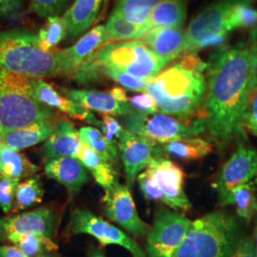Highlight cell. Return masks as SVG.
<instances>
[{
    "instance_id": "cell-28",
    "label": "cell",
    "mask_w": 257,
    "mask_h": 257,
    "mask_svg": "<svg viewBox=\"0 0 257 257\" xmlns=\"http://www.w3.org/2000/svg\"><path fill=\"white\" fill-rule=\"evenodd\" d=\"M234 205L239 217L249 221L257 214L256 190L253 183L239 186L230 193L225 206Z\"/></svg>"
},
{
    "instance_id": "cell-5",
    "label": "cell",
    "mask_w": 257,
    "mask_h": 257,
    "mask_svg": "<svg viewBox=\"0 0 257 257\" xmlns=\"http://www.w3.org/2000/svg\"><path fill=\"white\" fill-rule=\"evenodd\" d=\"M241 237L238 221L214 211L192 222L172 257H228Z\"/></svg>"
},
{
    "instance_id": "cell-23",
    "label": "cell",
    "mask_w": 257,
    "mask_h": 257,
    "mask_svg": "<svg viewBox=\"0 0 257 257\" xmlns=\"http://www.w3.org/2000/svg\"><path fill=\"white\" fill-rule=\"evenodd\" d=\"M102 0H75L66 12L63 19L67 24V37L70 39L81 36L97 18Z\"/></svg>"
},
{
    "instance_id": "cell-51",
    "label": "cell",
    "mask_w": 257,
    "mask_h": 257,
    "mask_svg": "<svg viewBox=\"0 0 257 257\" xmlns=\"http://www.w3.org/2000/svg\"><path fill=\"white\" fill-rule=\"evenodd\" d=\"M4 135H5V131H4V128L2 127V125L0 124V138H2Z\"/></svg>"
},
{
    "instance_id": "cell-53",
    "label": "cell",
    "mask_w": 257,
    "mask_h": 257,
    "mask_svg": "<svg viewBox=\"0 0 257 257\" xmlns=\"http://www.w3.org/2000/svg\"><path fill=\"white\" fill-rule=\"evenodd\" d=\"M104 1H105V5L108 4V2H109V0H104Z\"/></svg>"
},
{
    "instance_id": "cell-24",
    "label": "cell",
    "mask_w": 257,
    "mask_h": 257,
    "mask_svg": "<svg viewBox=\"0 0 257 257\" xmlns=\"http://www.w3.org/2000/svg\"><path fill=\"white\" fill-rule=\"evenodd\" d=\"M77 158L92 173L94 180L105 190V193L110 192L118 183L112 165L92 148L82 143Z\"/></svg>"
},
{
    "instance_id": "cell-18",
    "label": "cell",
    "mask_w": 257,
    "mask_h": 257,
    "mask_svg": "<svg viewBox=\"0 0 257 257\" xmlns=\"http://www.w3.org/2000/svg\"><path fill=\"white\" fill-rule=\"evenodd\" d=\"M81 145L79 133L74 125L69 121L59 120L55 122L53 134L43 145L42 155L46 163L65 156L77 158Z\"/></svg>"
},
{
    "instance_id": "cell-26",
    "label": "cell",
    "mask_w": 257,
    "mask_h": 257,
    "mask_svg": "<svg viewBox=\"0 0 257 257\" xmlns=\"http://www.w3.org/2000/svg\"><path fill=\"white\" fill-rule=\"evenodd\" d=\"M38 167L26 156L0 143V175L12 179H25L36 175Z\"/></svg>"
},
{
    "instance_id": "cell-52",
    "label": "cell",
    "mask_w": 257,
    "mask_h": 257,
    "mask_svg": "<svg viewBox=\"0 0 257 257\" xmlns=\"http://www.w3.org/2000/svg\"><path fill=\"white\" fill-rule=\"evenodd\" d=\"M253 185H254V187H255V190H256L257 192V175L255 177H254V181H253Z\"/></svg>"
},
{
    "instance_id": "cell-37",
    "label": "cell",
    "mask_w": 257,
    "mask_h": 257,
    "mask_svg": "<svg viewBox=\"0 0 257 257\" xmlns=\"http://www.w3.org/2000/svg\"><path fill=\"white\" fill-rule=\"evenodd\" d=\"M19 180L0 175V208L5 213L13 211Z\"/></svg>"
},
{
    "instance_id": "cell-12",
    "label": "cell",
    "mask_w": 257,
    "mask_h": 257,
    "mask_svg": "<svg viewBox=\"0 0 257 257\" xmlns=\"http://www.w3.org/2000/svg\"><path fill=\"white\" fill-rule=\"evenodd\" d=\"M104 212L110 220L136 237L147 235L150 227L138 215L132 193L127 186L117 183L102 199Z\"/></svg>"
},
{
    "instance_id": "cell-6",
    "label": "cell",
    "mask_w": 257,
    "mask_h": 257,
    "mask_svg": "<svg viewBox=\"0 0 257 257\" xmlns=\"http://www.w3.org/2000/svg\"><path fill=\"white\" fill-rule=\"evenodd\" d=\"M29 77L0 71V124L5 134L37 121L53 118V109L28 91Z\"/></svg>"
},
{
    "instance_id": "cell-4",
    "label": "cell",
    "mask_w": 257,
    "mask_h": 257,
    "mask_svg": "<svg viewBox=\"0 0 257 257\" xmlns=\"http://www.w3.org/2000/svg\"><path fill=\"white\" fill-rule=\"evenodd\" d=\"M0 71L32 78L64 75L59 51L45 52L27 31L0 33Z\"/></svg>"
},
{
    "instance_id": "cell-27",
    "label": "cell",
    "mask_w": 257,
    "mask_h": 257,
    "mask_svg": "<svg viewBox=\"0 0 257 257\" xmlns=\"http://www.w3.org/2000/svg\"><path fill=\"white\" fill-rule=\"evenodd\" d=\"M167 156L183 160H197L211 154L212 145L202 138H189L175 140L163 145Z\"/></svg>"
},
{
    "instance_id": "cell-50",
    "label": "cell",
    "mask_w": 257,
    "mask_h": 257,
    "mask_svg": "<svg viewBox=\"0 0 257 257\" xmlns=\"http://www.w3.org/2000/svg\"><path fill=\"white\" fill-rule=\"evenodd\" d=\"M92 257H105L101 251H94L92 254Z\"/></svg>"
},
{
    "instance_id": "cell-22",
    "label": "cell",
    "mask_w": 257,
    "mask_h": 257,
    "mask_svg": "<svg viewBox=\"0 0 257 257\" xmlns=\"http://www.w3.org/2000/svg\"><path fill=\"white\" fill-rule=\"evenodd\" d=\"M54 128L55 123L53 118L37 121L6 133L0 138V143L15 151H20L45 142L53 134Z\"/></svg>"
},
{
    "instance_id": "cell-9",
    "label": "cell",
    "mask_w": 257,
    "mask_h": 257,
    "mask_svg": "<svg viewBox=\"0 0 257 257\" xmlns=\"http://www.w3.org/2000/svg\"><path fill=\"white\" fill-rule=\"evenodd\" d=\"M257 175V151L241 145L224 164L213 188L219 203L225 206L230 193L239 186L249 183Z\"/></svg>"
},
{
    "instance_id": "cell-31",
    "label": "cell",
    "mask_w": 257,
    "mask_h": 257,
    "mask_svg": "<svg viewBox=\"0 0 257 257\" xmlns=\"http://www.w3.org/2000/svg\"><path fill=\"white\" fill-rule=\"evenodd\" d=\"M105 28L112 39L127 41L141 39L150 31L146 24L132 23L115 12H112Z\"/></svg>"
},
{
    "instance_id": "cell-49",
    "label": "cell",
    "mask_w": 257,
    "mask_h": 257,
    "mask_svg": "<svg viewBox=\"0 0 257 257\" xmlns=\"http://www.w3.org/2000/svg\"><path fill=\"white\" fill-rule=\"evenodd\" d=\"M254 245H255V251H256V257H257V218H256V224H255V228H254Z\"/></svg>"
},
{
    "instance_id": "cell-17",
    "label": "cell",
    "mask_w": 257,
    "mask_h": 257,
    "mask_svg": "<svg viewBox=\"0 0 257 257\" xmlns=\"http://www.w3.org/2000/svg\"><path fill=\"white\" fill-rule=\"evenodd\" d=\"M112 40L106 28L96 26L81 37L76 44L59 51L64 75H74L83 61L94 51Z\"/></svg>"
},
{
    "instance_id": "cell-43",
    "label": "cell",
    "mask_w": 257,
    "mask_h": 257,
    "mask_svg": "<svg viewBox=\"0 0 257 257\" xmlns=\"http://www.w3.org/2000/svg\"><path fill=\"white\" fill-rule=\"evenodd\" d=\"M228 37H229V33H219V34H216V35H212L210 37H205L192 47V49L190 51V54L196 53L197 51H200V50L206 49V48H210V47H220V48H222V47L225 46V44L228 40Z\"/></svg>"
},
{
    "instance_id": "cell-47",
    "label": "cell",
    "mask_w": 257,
    "mask_h": 257,
    "mask_svg": "<svg viewBox=\"0 0 257 257\" xmlns=\"http://www.w3.org/2000/svg\"><path fill=\"white\" fill-rule=\"evenodd\" d=\"M250 40H251V45L255 47L257 49V26L252 29L251 34H250Z\"/></svg>"
},
{
    "instance_id": "cell-33",
    "label": "cell",
    "mask_w": 257,
    "mask_h": 257,
    "mask_svg": "<svg viewBox=\"0 0 257 257\" xmlns=\"http://www.w3.org/2000/svg\"><path fill=\"white\" fill-rule=\"evenodd\" d=\"M253 0H242L230 10L227 21V31L230 33L236 29H248L257 26V10L250 6Z\"/></svg>"
},
{
    "instance_id": "cell-7",
    "label": "cell",
    "mask_w": 257,
    "mask_h": 257,
    "mask_svg": "<svg viewBox=\"0 0 257 257\" xmlns=\"http://www.w3.org/2000/svg\"><path fill=\"white\" fill-rule=\"evenodd\" d=\"M192 226V221L175 211L160 209L147 234L148 257H172Z\"/></svg>"
},
{
    "instance_id": "cell-41",
    "label": "cell",
    "mask_w": 257,
    "mask_h": 257,
    "mask_svg": "<svg viewBox=\"0 0 257 257\" xmlns=\"http://www.w3.org/2000/svg\"><path fill=\"white\" fill-rule=\"evenodd\" d=\"M257 124V77L255 82L253 84L246 104V108L244 110L242 127L245 130L247 127L256 125Z\"/></svg>"
},
{
    "instance_id": "cell-15",
    "label": "cell",
    "mask_w": 257,
    "mask_h": 257,
    "mask_svg": "<svg viewBox=\"0 0 257 257\" xmlns=\"http://www.w3.org/2000/svg\"><path fill=\"white\" fill-rule=\"evenodd\" d=\"M242 0H216L193 19L187 29L189 49L186 55L190 54L192 47L205 37L227 31V21L230 10Z\"/></svg>"
},
{
    "instance_id": "cell-44",
    "label": "cell",
    "mask_w": 257,
    "mask_h": 257,
    "mask_svg": "<svg viewBox=\"0 0 257 257\" xmlns=\"http://www.w3.org/2000/svg\"><path fill=\"white\" fill-rule=\"evenodd\" d=\"M21 8V0H0V18L16 14Z\"/></svg>"
},
{
    "instance_id": "cell-42",
    "label": "cell",
    "mask_w": 257,
    "mask_h": 257,
    "mask_svg": "<svg viewBox=\"0 0 257 257\" xmlns=\"http://www.w3.org/2000/svg\"><path fill=\"white\" fill-rule=\"evenodd\" d=\"M228 257H256L253 238L248 236L241 237Z\"/></svg>"
},
{
    "instance_id": "cell-48",
    "label": "cell",
    "mask_w": 257,
    "mask_h": 257,
    "mask_svg": "<svg viewBox=\"0 0 257 257\" xmlns=\"http://www.w3.org/2000/svg\"><path fill=\"white\" fill-rule=\"evenodd\" d=\"M245 130H247L250 134H252V135H254L255 137H257V124L256 125H252V126L247 127Z\"/></svg>"
},
{
    "instance_id": "cell-20",
    "label": "cell",
    "mask_w": 257,
    "mask_h": 257,
    "mask_svg": "<svg viewBox=\"0 0 257 257\" xmlns=\"http://www.w3.org/2000/svg\"><path fill=\"white\" fill-rule=\"evenodd\" d=\"M28 91L34 98L41 104L51 109L61 110L74 118L86 120L90 112V110H86L75 102L59 94L52 85L45 82L41 78L29 77Z\"/></svg>"
},
{
    "instance_id": "cell-25",
    "label": "cell",
    "mask_w": 257,
    "mask_h": 257,
    "mask_svg": "<svg viewBox=\"0 0 257 257\" xmlns=\"http://www.w3.org/2000/svg\"><path fill=\"white\" fill-rule=\"evenodd\" d=\"M187 16L185 0H162L149 17L146 25L154 28H182Z\"/></svg>"
},
{
    "instance_id": "cell-39",
    "label": "cell",
    "mask_w": 257,
    "mask_h": 257,
    "mask_svg": "<svg viewBox=\"0 0 257 257\" xmlns=\"http://www.w3.org/2000/svg\"><path fill=\"white\" fill-rule=\"evenodd\" d=\"M128 103L133 113H137L142 116L151 115L158 111L155 99L147 92L130 97Z\"/></svg>"
},
{
    "instance_id": "cell-34",
    "label": "cell",
    "mask_w": 257,
    "mask_h": 257,
    "mask_svg": "<svg viewBox=\"0 0 257 257\" xmlns=\"http://www.w3.org/2000/svg\"><path fill=\"white\" fill-rule=\"evenodd\" d=\"M66 36L67 24L63 17H51L46 25L39 31V44L43 51L51 52Z\"/></svg>"
},
{
    "instance_id": "cell-2",
    "label": "cell",
    "mask_w": 257,
    "mask_h": 257,
    "mask_svg": "<svg viewBox=\"0 0 257 257\" xmlns=\"http://www.w3.org/2000/svg\"><path fill=\"white\" fill-rule=\"evenodd\" d=\"M208 67L196 53L186 55L181 61L153 78L145 92L155 99L161 112L180 119H192L205 103L207 82L204 72Z\"/></svg>"
},
{
    "instance_id": "cell-19",
    "label": "cell",
    "mask_w": 257,
    "mask_h": 257,
    "mask_svg": "<svg viewBox=\"0 0 257 257\" xmlns=\"http://www.w3.org/2000/svg\"><path fill=\"white\" fill-rule=\"evenodd\" d=\"M45 173L49 178L65 186L72 196L79 193L89 180L87 168L78 158L71 156L60 157L47 162Z\"/></svg>"
},
{
    "instance_id": "cell-38",
    "label": "cell",
    "mask_w": 257,
    "mask_h": 257,
    "mask_svg": "<svg viewBox=\"0 0 257 257\" xmlns=\"http://www.w3.org/2000/svg\"><path fill=\"white\" fill-rule=\"evenodd\" d=\"M70 0H31V8L41 18L57 17Z\"/></svg>"
},
{
    "instance_id": "cell-13",
    "label": "cell",
    "mask_w": 257,
    "mask_h": 257,
    "mask_svg": "<svg viewBox=\"0 0 257 257\" xmlns=\"http://www.w3.org/2000/svg\"><path fill=\"white\" fill-rule=\"evenodd\" d=\"M145 172L162 191L166 205L181 211H188L192 208L184 191L185 175L180 167L164 157H159L148 166Z\"/></svg>"
},
{
    "instance_id": "cell-54",
    "label": "cell",
    "mask_w": 257,
    "mask_h": 257,
    "mask_svg": "<svg viewBox=\"0 0 257 257\" xmlns=\"http://www.w3.org/2000/svg\"><path fill=\"white\" fill-rule=\"evenodd\" d=\"M42 257H51V256H49V255H45V256H42Z\"/></svg>"
},
{
    "instance_id": "cell-30",
    "label": "cell",
    "mask_w": 257,
    "mask_h": 257,
    "mask_svg": "<svg viewBox=\"0 0 257 257\" xmlns=\"http://www.w3.org/2000/svg\"><path fill=\"white\" fill-rule=\"evenodd\" d=\"M43 195L44 189L40 177L35 175L28 178L18 186L13 211H24L40 204L42 202Z\"/></svg>"
},
{
    "instance_id": "cell-21",
    "label": "cell",
    "mask_w": 257,
    "mask_h": 257,
    "mask_svg": "<svg viewBox=\"0 0 257 257\" xmlns=\"http://www.w3.org/2000/svg\"><path fill=\"white\" fill-rule=\"evenodd\" d=\"M64 94L67 98L80 105L86 110L120 116L133 113L128 102L122 103L116 100L110 92H99L94 90H64Z\"/></svg>"
},
{
    "instance_id": "cell-14",
    "label": "cell",
    "mask_w": 257,
    "mask_h": 257,
    "mask_svg": "<svg viewBox=\"0 0 257 257\" xmlns=\"http://www.w3.org/2000/svg\"><path fill=\"white\" fill-rule=\"evenodd\" d=\"M57 215L50 208H39L20 214L0 218V240L8 241L21 234H38L55 237Z\"/></svg>"
},
{
    "instance_id": "cell-1",
    "label": "cell",
    "mask_w": 257,
    "mask_h": 257,
    "mask_svg": "<svg viewBox=\"0 0 257 257\" xmlns=\"http://www.w3.org/2000/svg\"><path fill=\"white\" fill-rule=\"evenodd\" d=\"M208 64L203 117L211 138L223 149L244 135L243 114L257 77V49L252 45L220 48Z\"/></svg>"
},
{
    "instance_id": "cell-46",
    "label": "cell",
    "mask_w": 257,
    "mask_h": 257,
    "mask_svg": "<svg viewBox=\"0 0 257 257\" xmlns=\"http://www.w3.org/2000/svg\"><path fill=\"white\" fill-rule=\"evenodd\" d=\"M110 92L111 93V95H112L116 100L122 102V103L128 102V97L127 96L126 92H125V91H124L123 89L115 87V88H112V89L110 90Z\"/></svg>"
},
{
    "instance_id": "cell-3",
    "label": "cell",
    "mask_w": 257,
    "mask_h": 257,
    "mask_svg": "<svg viewBox=\"0 0 257 257\" xmlns=\"http://www.w3.org/2000/svg\"><path fill=\"white\" fill-rule=\"evenodd\" d=\"M172 61L155 54L141 40L107 43L83 61L74 77L79 84L88 85L100 79L102 69H111L141 79H153Z\"/></svg>"
},
{
    "instance_id": "cell-35",
    "label": "cell",
    "mask_w": 257,
    "mask_h": 257,
    "mask_svg": "<svg viewBox=\"0 0 257 257\" xmlns=\"http://www.w3.org/2000/svg\"><path fill=\"white\" fill-rule=\"evenodd\" d=\"M79 138L83 144L92 148L97 154L108 160L111 165H114V160L107 140L104 138L101 131L95 127H82L78 131Z\"/></svg>"
},
{
    "instance_id": "cell-8",
    "label": "cell",
    "mask_w": 257,
    "mask_h": 257,
    "mask_svg": "<svg viewBox=\"0 0 257 257\" xmlns=\"http://www.w3.org/2000/svg\"><path fill=\"white\" fill-rule=\"evenodd\" d=\"M68 230L72 234H89L102 246H120L128 250L134 257H148L145 251L127 233L87 210L77 209L72 212Z\"/></svg>"
},
{
    "instance_id": "cell-10",
    "label": "cell",
    "mask_w": 257,
    "mask_h": 257,
    "mask_svg": "<svg viewBox=\"0 0 257 257\" xmlns=\"http://www.w3.org/2000/svg\"><path fill=\"white\" fill-rule=\"evenodd\" d=\"M118 148L124 165L127 187L132 189L138 174L155 159L163 157V150L156 142L141 138L125 128L118 139Z\"/></svg>"
},
{
    "instance_id": "cell-32",
    "label": "cell",
    "mask_w": 257,
    "mask_h": 257,
    "mask_svg": "<svg viewBox=\"0 0 257 257\" xmlns=\"http://www.w3.org/2000/svg\"><path fill=\"white\" fill-rule=\"evenodd\" d=\"M19 247L28 257H42L57 249V245L52 238L38 234H21L8 240Z\"/></svg>"
},
{
    "instance_id": "cell-40",
    "label": "cell",
    "mask_w": 257,
    "mask_h": 257,
    "mask_svg": "<svg viewBox=\"0 0 257 257\" xmlns=\"http://www.w3.org/2000/svg\"><path fill=\"white\" fill-rule=\"evenodd\" d=\"M138 180L140 190L147 200L161 202L166 205V198L162 191L153 181V179L146 172H143L138 175Z\"/></svg>"
},
{
    "instance_id": "cell-36",
    "label": "cell",
    "mask_w": 257,
    "mask_h": 257,
    "mask_svg": "<svg viewBox=\"0 0 257 257\" xmlns=\"http://www.w3.org/2000/svg\"><path fill=\"white\" fill-rule=\"evenodd\" d=\"M100 77L101 76H107L113 81L118 83L125 89L134 91V92H144L147 88L148 84L152 79H141L136 76H133L131 74L111 70V69H102L100 71Z\"/></svg>"
},
{
    "instance_id": "cell-16",
    "label": "cell",
    "mask_w": 257,
    "mask_h": 257,
    "mask_svg": "<svg viewBox=\"0 0 257 257\" xmlns=\"http://www.w3.org/2000/svg\"><path fill=\"white\" fill-rule=\"evenodd\" d=\"M140 40L156 55L173 60L186 55L189 49L188 37L182 28H154Z\"/></svg>"
},
{
    "instance_id": "cell-45",
    "label": "cell",
    "mask_w": 257,
    "mask_h": 257,
    "mask_svg": "<svg viewBox=\"0 0 257 257\" xmlns=\"http://www.w3.org/2000/svg\"><path fill=\"white\" fill-rule=\"evenodd\" d=\"M0 257H28L16 245L0 246Z\"/></svg>"
},
{
    "instance_id": "cell-29",
    "label": "cell",
    "mask_w": 257,
    "mask_h": 257,
    "mask_svg": "<svg viewBox=\"0 0 257 257\" xmlns=\"http://www.w3.org/2000/svg\"><path fill=\"white\" fill-rule=\"evenodd\" d=\"M162 0H116L114 11L123 19L136 24H145L152 12Z\"/></svg>"
},
{
    "instance_id": "cell-11",
    "label": "cell",
    "mask_w": 257,
    "mask_h": 257,
    "mask_svg": "<svg viewBox=\"0 0 257 257\" xmlns=\"http://www.w3.org/2000/svg\"><path fill=\"white\" fill-rule=\"evenodd\" d=\"M206 130L204 117L184 120L166 113H154L144 116L141 138L166 144L183 138H194Z\"/></svg>"
}]
</instances>
